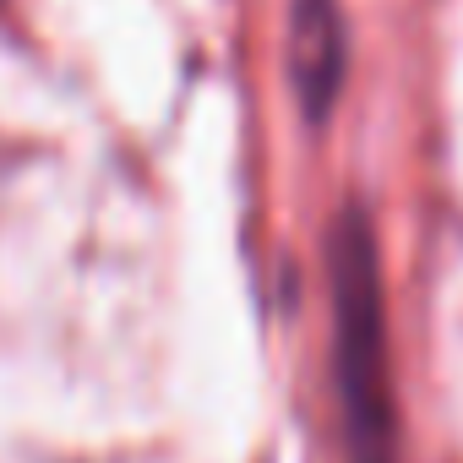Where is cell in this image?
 Returning a JSON list of instances; mask_svg holds the SVG:
<instances>
[{
  "label": "cell",
  "instance_id": "cell-1",
  "mask_svg": "<svg viewBox=\"0 0 463 463\" xmlns=\"http://www.w3.org/2000/svg\"><path fill=\"white\" fill-rule=\"evenodd\" d=\"M327 273H333V382H338L349 463H398L382 257H376V235L360 207H344L333 223Z\"/></svg>",
  "mask_w": 463,
  "mask_h": 463
},
{
  "label": "cell",
  "instance_id": "cell-2",
  "mask_svg": "<svg viewBox=\"0 0 463 463\" xmlns=\"http://www.w3.org/2000/svg\"><path fill=\"white\" fill-rule=\"evenodd\" d=\"M349 66V28L338 0H295L289 6V88L311 120H327V109L344 93Z\"/></svg>",
  "mask_w": 463,
  "mask_h": 463
}]
</instances>
